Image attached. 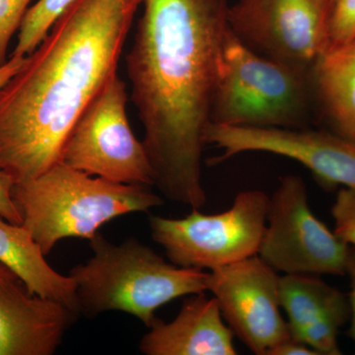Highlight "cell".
I'll list each match as a JSON object with an SVG mask.
<instances>
[{
	"instance_id": "7402d4cb",
	"label": "cell",
	"mask_w": 355,
	"mask_h": 355,
	"mask_svg": "<svg viewBox=\"0 0 355 355\" xmlns=\"http://www.w3.org/2000/svg\"><path fill=\"white\" fill-rule=\"evenodd\" d=\"M268 355H317V354L305 343L289 336L273 347L268 352Z\"/></svg>"
},
{
	"instance_id": "9a60e30c",
	"label": "cell",
	"mask_w": 355,
	"mask_h": 355,
	"mask_svg": "<svg viewBox=\"0 0 355 355\" xmlns=\"http://www.w3.org/2000/svg\"><path fill=\"white\" fill-rule=\"evenodd\" d=\"M46 254L22 224H13L0 216V263L42 297L60 301L80 314L76 282L60 275L44 259Z\"/></svg>"
},
{
	"instance_id": "277c9868",
	"label": "cell",
	"mask_w": 355,
	"mask_h": 355,
	"mask_svg": "<svg viewBox=\"0 0 355 355\" xmlns=\"http://www.w3.org/2000/svg\"><path fill=\"white\" fill-rule=\"evenodd\" d=\"M90 246L92 258L70 272L85 316L118 311L150 328L159 308L207 292L209 272L174 265L135 238L116 245L98 232Z\"/></svg>"
},
{
	"instance_id": "5bb4252c",
	"label": "cell",
	"mask_w": 355,
	"mask_h": 355,
	"mask_svg": "<svg viewBox=\"0 0 355 355\" xmlns=\"http://www.w3.org/2000/svg\"><path fill=\"white\" fill-rule=\"evenodd\" d=\"M314 111L330 132L355 142V39L329 44L310 72Z\"/></svg>"
},
{
	"instance_id": "5b68a950",
	"label": "cell",
	"mask_w": 355,
	"mask_h": 355,
	"mask_svg": "<svg viewBox=\"0 0 355 355\" xmlns=\"http://www.w3.org/2000/svg\"><path fill=\"white\" fill-rule=\"evenodd\" d=\"M312 113L310 73L261 57L230 29L219 62L210 123L308 128Z\"/></svg>"
},
{
	"instance_id": "8fae6325",
	"label": "cell",
	"mask_w": 355,
	"mask_h": 355,
	"mask_svg": "<svg viewBox=\"0 0 355 355\" xmlns=\"http://www.w3.org/2000/svg\"><path fill=\"white\" fill-rule=\"evenodd\" d=\"M279 279L258 254L209 272L207 291L216 299L224 321L257 355H268L291 336L282 313Z\"/></svg>"
},
{
	"instance_id": "d4e9b609",
	"label": "cell",
	"mask_w": 355,
	"mask_h": 355,
	"mask_svg": "<svg viewBox=\"0 0 355 355\" xmlns=\"http://www.w3.org/2000/svg\"><path fill=\"white\" fill-rule=\"evenodd\" d=\"M14 277H17L9 268H7L6 266L0 263V284H3L6 280L14 279Z\"/></svg>"
},
{
	"instance_id": "ffe728a7",
	"label": "cell",
	"mask_w": 355,
	"mask_h": 355,
	"mask_svg": "<svg viewBox=\"0 0 355 355\" xmlns=\"http://www.w3.org/2000/svg\"><path fill=\"white\" fill-rule=\"evenodd\" d=\"M32 0H0V67L7 62V49L19 29Z\"/></svg>"
},
{
	"instance_id": "52a82bcc",
	"label": "cell",
	"mask_w": 355,
	"mask_h": 355,
	"mask_svg": "<svg viewBox=\"0 0 355 355\" xmlns=\"http://www.w3.org/2000/svg\"><path fill=\"white\" fill-rule=\"evenodd\" d=\"M127 103V86L116 73L74 123L60 163L116 183L154 186L146 147L128 123Z\"/></svg>"
},
{
	"instance_id": "e0dca14e",
	"label": "cell",
	"mask_w": 355,
	"mask_h": 355,
	"mask_svg": "<svg viewBox=\"0 0 355 355\" xmlns=\"http://www.w3.org/2000/svg\"><path fill=\"white\" fill-rule=\"evenodd\" d=\"M73 0H39L28 9L19 28L12 57H28L41 44L58 16Z\"/></svg>"
},
{
	"instance_id": "8992f818",
	"label": "cell",
	"mask_w": 355,
	"mask_h": 355,
	"mask_svg": "<svg viewBox=\"0 0 355 355\" xmlns=\"http://www.w3.org/2000/svg\"><path fill=\"white\" fill-rule=\"evenodd\" d=\"M268 200L263 191L249 190L238 193L220 214L193 209L182 218L151 216V237L174 265L210 272L258 254Z\"/></svg>"
},
{
	"instance_id": "d6986e66",
	"label": "cell",
	"mask_w": 355,
	"mask_h": 355,
	"mask_svg": "<svg viewBox=\"0 0 355 355\" xmlns=\"http://www.w3.org/2000/svg\"><path fill=\"white\" fill-rule=\"evenodd\" d=\"M331 214L335 222L334 232L355 249V189H338Z\"/></svg>"
},
{
	"instance_id": "2e32d148",
	"label": "cell",
	"mask_w": 355,
	"mask_h": 355,
	"mask_svg": "<svg viewBox=\"0 0 355 355\" xmlns=\"http://www.w3.org/2000/svg\"><path fill=\"white\" fill-rule=\"evenodd\" d=\"M279 297L291 336L320 318L338 317L345 321L350 318L349 296L324 282L321 275H282Z\"/></svg>"
},
{
	"instance_id": "3957f363",
	"label": "cell",
	"mask_w": 355,
	"mask_h": 355,
	"mask_svg": "<svg viewBox=\"0 0 355 355\" xmlns=\"http://www.w3.org/2000/svg\"><path fill=\"white\" fill-rule=\"evenodd\" d=\"M11 197L44 254L65 238L91 239L114 218L164 203L150 187L121 184L57 163L34 179L14 184Z\"/></svg>"
},
{
	"instance_id": "44dd1931",
	"label": "cell",
	"mask_w": 355,
	"mask_h": 355,
	"mask_svg": "<svg viewBox=\"0 0 355 355\" xmlns=\"http://www.w3.org/2000/svg\"><path fill=\"white\" fill-rule=\"evenodd\" d=\"M15 184L13 178L0 171V216L13 224H22L23 219L18 207L11 197V191Z\"/></svg>"
},
{
	"instance_id": "30bf717a",
	"label": "cell",
	"mask_w": 355,
	"mask_h": 355,
	"mask_svg": "<svg viewBox=\"0 0 355 355\" xmlns=\"http://www.w3.org/2000/svg\"><path fill=\"white\" fill-rule=\"evenodd\" d=\"M205 140L207 146L223 150L222 155L210 161L212 165L241 153L275 154L304 166L327 190L355 189V142L328 130L209 123Z\"/></svg>"
},
{
	"instance_id": "cb8c5ba5",
	"label": "cell",
	"mask_w": 355,
	"mask_h": 355,
	"mask_svg": "<svg viewBox=\"0 0 355 355\" xmlns=\"http://www.w3.org/2000/svg\"><path fill=\"white\" fill-rule=\"evenodd\" d=\"M26 58L27 57H12L11 55L6 64L0 67V90L19 71L21 67L25 64Z\"/></svg>"
},
{
	"instance_id": "ac0fdd59",
	"label": "cell",
	"mask_w": 355,
	"mask_h": 355,
	"mask_svg": "<svg viewBox=\"0 0 355 355\" xmlns=\"http://www.w3.org/2000/svg\"><path fill=\"white\" fill-rule=\"evenodd\" d=\"M328 36L333 46L355 39V0H331Z\"/></svg>"
},
{
	"instance_id": "4fadbf2b",
	"label": "cell",
	"mask_w": 355,
	"mask_h": 355,
	"mask_svg": "<svg viewBox=\"0 0 355 355\" xmlns=\"http://www.w3.org/2000/svg\"><path fill=\"white\" fill-rule=\"evenodd\" d=\"M139 343L146 355H236L234 334L224 321L216 299L205 292L184 301L179 314L165 323L156 318Z\"/></svg>"
},
{
	"instance_id": "603a6c76",
	"label": "cell",
	"mask_w": 355,
	"mask_h": 355,
	"mask_svg": "<svg viewBox=\"0 0 355 355\" xmlns=\"http://www.w3.org/2000/svg\"><path fill=\"white\" fill-rule=\"evenodd\" d=\"M347 275L350 280V291L349 295L350 307V338L355 345V249L350 247L349 261H347Z\"/></svg>"
},
{
	"instance_id": "7a4b0ae2",
	"label": "cell",
	"mask_w": 355,
	"mask_h": 355,
	"mask_svg": "<svg viewBox=\"0 0 355 355\" xmlns=\"http://www.w3.org/2000/svg\"><path fill=\"white\" fill-rule=\"evenodd\" d=\"M142 0H73L0 90V171L15 183L60 162L70 130L118 73Z\"/></svg>"
},
{
	"instance_id": "7c38bea8",
	"label": "cell",
	"mask_w": 355,
	"mask_h": 355,
	"mask_svg": "<svg viewBox=\"0 0 355 355\" xmlns=\"http://www.w3.org/2000/svg\"><path fill=\"white\" fill-rule=\"evenodd\" d=\"M78 313L28 291L18 277L0 284V355H51Z\"/></svg>"
},
{
	"instance_id": "6da1fadb",
	"label": "cell",
	"mask_w": 355,
	"mask_h": 355,
	"mask_svg": "<svg viewBox=\"0 0 355 355\" xmlns=\"http://www.w3.org/2000/svg\"><path fill=\"white\" fill-rule=\"evenodd\" d=\"M125 57L130 100L144 128L154 186L173 202L202 209L212 100L230 27L227 0H142Z\"/></svg>"
},
{
	"instance_id": "ba28073f",
	"label": "cell",
	"mask_w": 355,
	"mask_h": 355,
	"mask_svg": "<svg viewBox=\"0 0 355 355\" xmlns=\"http://www.w3.org/2000/svg\"><path fill=\"white\" fill-rule=\"evenodd\" d=\"M350 247L311 209L302 178H280L268 200L258 256L284 275H347Z\"/></svg>"
},
{
	"instance_id": "9c48e42d",
	"label": "cell",
	"mask_w": 355,
	"mask_h": 355,
	"mask_svg": "<svg viewBox=\"0 0 355 355\" xmlns=\"http://www.w3.org/2000/svg\"><path fill=\"white\" fill-rule=\"evenodd\" d=\"M331 0H239L229 27L261 57L310 73L328 48Z\"/></svg>"
}]
</instances>
